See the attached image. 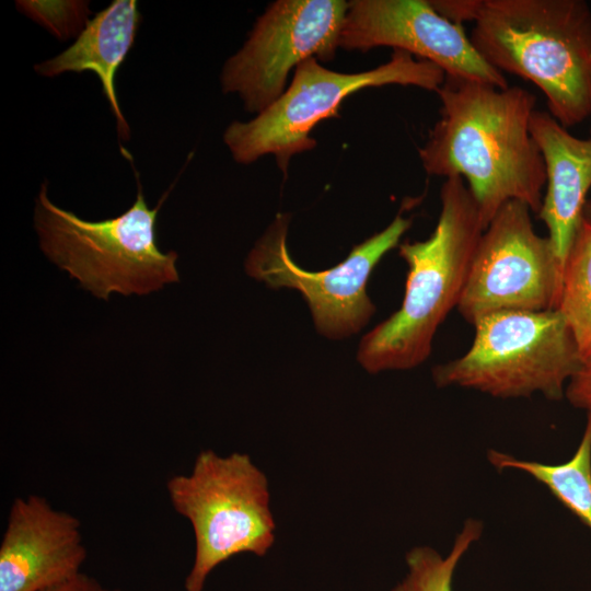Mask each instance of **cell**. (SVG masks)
<instances>
[{
    "label": "cell",
    "instance_id": "cell-10",
    "mask_svg": "<svg viewBox=\"0 0 591 591\" xmlns=\"http://www.w3.org/2000/svg\"><path fill=\"white\" fill-rule=\"evenodd\" d=\"M347 9L344 0L275 1L225 61L222 91L239 94L247 112H264L286 91L291 69L309 58L334 59Z\"/></svg>",
    "mask_w": 591,
    "mask_h": 591
},
{
    "label": "cell",
    "instance_id": "cell-21",
    "mask_svg": "<svg viewBox=\"0 0 591 591\" xmlns=\"http://www.w3.org/2000/svg\"><path fill=\"white\" fill-rule=\"evenodd\" d=\"M44 591H123V590L109 589L103 586L102 583H100L93 577H90L86 573L80 572L73 578Z\"/></svg>",
    "mask_w": 591,
    "mask_h": 591
},
{
    "label": "cell",
    "instance_id": "cell-6",
    "mask_svg": "<svg viewBox=\"0 0 591 591\" xmlns=\"http://www.w3.org/2000/svg\"><path fill=\"white\" fill-rule=\"evenodd\" d=\"M166 490L195 535L185 591H202L220 564L245 553L265 556L275 543L268 479L245 453L201 451L192 472L172 476Z\"/></svg>",
    "mask_w": 591,
    "mask_h": 591
},
{
    "label": "cell",
    "instance_id": "cell-13",
    "mask_svg": "<svg viewBox=\"0 0 591 591\" xmlns=\"http://www.w3.org/2000/svg\"><path fill=\"white\" fill-rule=\"evenodd\" d=\"M530 131L546 170V193L537 215L564 271L591 188V138L572 136L549 113L537 109L531 116Z\"/></svg>",
    "mask_w": 591,
    "mask_h": 591
},
{
    "label": "cell",
    "instance_id": "cell-16",
    "mask_svg": "<svg viewBox=\"0 0 591 591\" xmlns=\"http://www.w3.org/2000/svg\"><path fill=\"white\" fill-rule=\"evenodd\" d=\"M556 310L568 325L584 368L591 367V222L582 218L567 255Z\"/></svg>",
    "mask_w": 591,
    "mask_h": 591
},
{
    "label": "cell",
    "instance_id": "cell-20",
    "mask_svg": "<svg viewBox=\"0 0 591 591\" xmlns=\"http://www.w3.org/2000/svg\"><path fill=\"white\" fill-rule=\"evenodd\" d=\"M565 397L591 420V367L582 369L568 382Z\"/></svg>",
    "mask_w": 591,
    "mask_h": 591
},
{
    "label": "cell",
    "instance_id": "cell-14",
    "mask_svg": "<svg viewBox=\"0 0 591 591\" xmlns=\"http://www.w3.org/2000/svg\"><path fill=\"white\" fill-rule=\"evenodd\" d=\"M140 20L135 0H114L86 23L66 50L35 66L44 77L94 72L116 118L118 136L125 140L130 131L116 95L115 76L134 45Z\"/></svg>",
    "mask_w": 591,
    "mask_h": 591
},
{
    "label": "cell",
    "instance_id": "cell-17",
    "mask_svg": "<svg viewBox=\"0 0 591 591\" xmlns=\"http://www.w3.org/2000/svg\"><path fill=\"white\" fill-rule=\"evenodd\" d=\"M483 531L480 520L468 518L447 556L430 546L412 548L405 558L408 572L392 591H453L454 571L471 546L480 540Z\"/></svg>",
    "mask_w": 591,
    "mask_h": 591
},
{
    "label": "cell",
    "instance_id": "cell-1",
    "mask_svg": "<svg viewBox=\"0 0 591 591\" xmlns=\"http://www.w3.org/2000/svg\"><path fill=\"white\" fill-rule=\"evenodd\" d=\"M437 93L440 118L419 149L425 171L463 178L484 229L509 200L538 213L546 170L530 131L535 95L450 76Z\"/></svg>",
    "mask_w": 591,
    "mask_h": 591
},
{
    "label": "cell",
    "instance_id": "cell-11",
    "mask_svg": "<svg viewBox=\"0 0 591 591\" xmlns=\"http://www.w3.org/2000/svg\"><path fill=\"white\" fill-rule=\"evenodd\" d=\"M387 46L440 67L445 76L507 89L506 77L474 48L462 25L440 15L429 0H352L339 48Z\"/></svg>",
    "mask_w": 591,
    "mask_h": 591
},
{
    "label": "cell",
    "instance_id": "cell-22",
    "mask_svg": "<svg viewBox=\"0 0 591 591\" xmlns=\"http://www.w3.org/2000/svg\"><path fill=\"white\" fill-rule=\"evenodd\" d=\"M583 217L591 222V199H588L586 202Z\"/></svg>",
    "mask_w": 591,
    "mask_h": 591
},
{
    "label": "cell",
    "instance_id": "cell-18",
    "mask_svg": "<svg viewBox=\"0 0 591 591\" xmlns=\"http://www.w3.org/2000/svg\"><path fill=\"white\" fill-rule=\"evenodd\" d=\"M16 8L63 40L79 35L90 15L88 1H16Z\"/></svg>",
    "mask_w": 591,
    "mask_h": 591
},
{
    "label": "cell",
    "instance_id": "cell-15",
    "mask_svg": "<svg viewBox=\"0 0 591 591\" xmlns=\"http://www.w3.org/2000/svg\"><path fill=\"white\" fill-rule=\"evenodd\" d=\"M489 463L497 470H518L544 485L549 493L591 529V420L572 456L559 464L518 459L489 450Z\"/></svg>",
    "mask_w": 591,
    "mask_h": 591
},
{
    "label": "cell",
    "instance_id": "cell-7",
    "mask_svg": "<svg viewBox=\"0 0 591 591\" xmlns=\"http://www.w3.org/2000/svg\"><path fill=\"white\" fill-rule=\"evenodd\" d=\"M444 71L431 61L394 49L379 67L356 73L329 70L309 58L294 70L288 89L250 121H233L223 135L235 162L250 164L271 154L286 173L291 158L316 146L311 137L322 120L338 117L345 99L366 89L389 84L414 85L437 92Z\"/></svg>",
    "mask_w": 591,
    "mask_h": 591
},
{
    "label": "cell",
    "instance_id": "cell-9",
    "mask_svg": "<svg viewBox=\"0 0 591 591\" xmlns=\"http://www.w3.org/2000/svg\"><path fill=\"white\" fill-rule=\"evenodd\" d=\"M531 209L506 202L480 235L457 305L471 324L500 311L556 310L563 266L548 239L534 230Z\"/></svg>",
    "mask_w": 591,
    "mask_h": 591
},
{
    "label": "cell",
    "instance_id": "cell-4",
    "mask_svg": "<svg viewBox=\"0 0 591 591\" xmlns=\"http://www.w3.org/2000/svg\"><path fill=\"white\" fill-rule=\"evenodd\" d=\"M135 202L124 213L88 221L56 206L43 183L35 207V228L47 257L77 278L84 289L108 300L112 292L147 294L178 281L177 254L157 244L160 200L150 209L137 181Z\"/></svg>",
    "mask_w": 591,
    "mask_h": 591
},
{
    "label": "cell",
    "instance_id": "cell-12",
    "mask_svg": "<svg viewBox=\"0 0 591 591\" xmlns=\"http://www.w3.org/2000/svg\"><path fill=\"white\" fill-rule=\"evenodd\" d=\"M86 558L79 520L44 497L14 499L0 544V591H44L79 575Z\"/></svg>",
    "mask_w": 591,
    "mask_h": 591
},
{
    "label": "cell",
    "instance_id": "cell-2",
    "mask_svg": "<svg viewBox=\"0 0 591 591\" xmlns=\"http://www.w3.org/2000/svg\"><path fill=\"white\" fill-rule=\"evenodd\" d=\"M441 211L425 241L404 242L408 273L401 308L360 341L357 359L369 373L407 370L430 355L433 336L457 308L484 225L465 181L445 178Z\"/></svg>",
    "mask_w": 591,
    "mask_h": 591
},
{
    "label": "cell",
    "instance_id": "cell-8",
    "mask_svg": "<svg viewBox=\"0 0 591 591\" xmlns=\"http://www.w3.org/2000/svg\"><path fill=\"white\" fill-rule=\"evenodd\" d=\"M289 221V215L278 213L250 252L246 273L270 288L298 290L325 337L340 339L358 333L375 311L367 293L368 279L381 258L399 244L412 220L398 213L384 230L354 246L340 264L321 271L305 270L291 258Z\"/></svg>",
    "mask_w": 591,
    "mask_h": 591
},
{
    "label": "cell",
    "instance_id": "cell-3",
    "mask_svg": "<svg viewBox=\"0 0 591 591\" xmlns=\"http://www.w3.org/2000/svg\"><path fill=\"white\" fill-rule=\"evenodd\" d=\"M471 34L500 72L534 83L565 128L591 116V9L583 0H482Z\"/></svg>",
    "mask_w": 591,
    "mask_h": 591
},
{
    "label": "cell",
    "instance_id": "cell-19",
    "mask_svg": "<svg viewBox=\"0 0 591 591\" xmlns=\"http://www.w3.org/2000/svg\"><path fill=\"white\" fill-rule=\"evenodd\" d=\"M432 8L447 20L462 25V22H475L482 0H429Z\"/></svg>",
    "mask_w": 591,
    "mask_h": 591
},
{
    "label": "cell",
    "instance_id": "cell-5",
    "mask_svg": "<svg viewBox=\"0 0 591 591\" xmlns=\"http://www.w3.org/2000/svg\"><path fill=\"white\" fill-rule=\"evenodd\" d=\"M470 349L432 369L438 387H463L498 398L565 397L583 363L557 310L500 311L478 317Z\"/></svg>",
    "mask_w": 591,
    "mask_h": 591
}]
</instances>
